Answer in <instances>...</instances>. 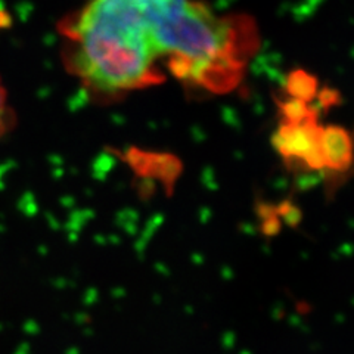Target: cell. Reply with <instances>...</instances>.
Here are the masks:
<instances>
[{"mask_svg": "<svg viewBox=\"0 0 354 354\" xmlns=\"http://www.w3.org/2000/svg\"><path fill=\"white\" fill-rule=\"evenodd\" d=\"M64 59L97 95H121L165 80L151 0H87L59 22Z\"/></svg>", "mask_w": 354, "mask_h": 354, "instance_id": "6da1fadb", "label": "cell"}, {"mask_svg": "<svg viewBox=\"0 0 354 354\" xmlns=\"http://www.w3.org/2000/svg\"><path fill=\"white\" fill-rule=\"evenodd\" d=\"M151 19L167 71L209 92L238 84L259 46L248 17L218 15L199 0H151Z\"/></svg>", "mask_w": 354, "mask_h": 354, "instance_id": "7a4b0ae2", "label": "cell"}, {"mask_svg": "<svg viewBox=\"0 0 354 354\" xmlns=\"http://www.w3.org/2000/svg\"><path fill=\"white\" fill-rule=\"evenodd\" d=\"M320 130L316 114L301 121L282 120L272 138L273 147L285 160L295 161L308 170H320L324 169L319 151Z\"/></svg>", "mask_w": 354, "mask_h": 354, "instance_id": "3957f363", "label": "cell"}, {"mask_svg": "<svg viewBox=\"0 0 354 354\" xmlns=\"http://www.w3.org/2000/svg\"><path fill=\"white\" fill-rule=\"evenodd\" d=\"M319 151L324 167L342 173L353 162V142L350 133L339 126H328L320 130Z\"/></svg>", "mask_w": 354, "mask_h": 354, "instance_id": "277c9868", "label": "cell"}, {"mask_svg": "<svg viewBox=\"0 0 354 354\" xmlns=\"http://www.w3.org/2000/svg\"><path fill=\"white\" fill-rule=\"evenodd\" d=\"M285 92L290 97L310 102L317 95L316 77L303 70H295L288 74L285 83Z\"/></svg>", "mask_w": 354, "mask_h": 354, "instance_id": "5b68a950", "label": "cell"}, {"mask_svg": "<svg viewBox=\"0 0 354 354\" xmlns=\"http://www.w3.org/2000/svg\"><path fill=\"white\" fill-rule=\"evenodd\" d=\"M17 126V114L14 108L9 104L8 88L0 75V139L9 135Z\"/></svg>", "mask_w": 354, "mask_h": 354, "instance_id": "8992f818", "label": "cell"}, {"mask_svg": "<svg viewBox=\"0 0 354 354\" xmlns=\"http://www.w3.org/2000/svg\"><path fill=\"white\" fill-rule=\"evenodd\" d=\"M283 120L286 121H301L310 115H315V111L310 109L308 104L304 101H300V99H294V97H288L286 101L281 106Z\"/></svg>", "mask_w": 354, "mask_h": 354, "instance_id": "52a82bcc", "label": "cell"}, {"mask_svg": "<svg viewBox=\"0 0 354 354\" xmlns=\"http://www.w3.org/2000/svg\"><path fill=\"white\" fill-rule=\"evenodd\" d=\"M10 22H12V19H10L8 12H5V10H0V30L10 27Z\"/></svg>", "mask_w": 354, "mask_h": 354, "instance_id": "ba28073f", "label": "cell"}]
</instances>
